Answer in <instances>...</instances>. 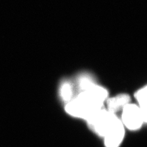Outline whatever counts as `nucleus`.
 <instances>
[{"label":"nucleus","instance_id":"f03ea898","mask_svg":"<svg viewBox=\"0 0 147 147\" xmlns=\"http://www.w3.org/2000/svg\"><path fill=\"white\" fill-rule=\"evenodd\" d=\"M118 118L115 113L102 109L86 121L92 131L103 137L105 132Z\"/></svg>","mask_w":147,"mask_h":147},{"label":"nucleus","instance_id":"6e6552de","mask_svg":"<svg viewBox=\"0 0 147 147\" xmlns=\"http://www.w3.org/2000/svg\"><path fill=\"white\" fill-rule=\"evenodd\" d=\"M96 84L91 79L87 76H83L80 77L79 80V86L82 91H85L90 88Z\"/></svg>","mask_w":147,"mask_h":147},{"label":"nucleus","instance_id":"f257e3e1","mask_svg":"<svg viewBox=\"0 0 147 147\" xmlns=\"http://www.w3.org/2000/svg\"><path fill=\"white\" fill-rule=\"evenodd\" d=\"M108 98V91L104 87L95 84L90 88L81 91L72 98L65 106L69 115L84 119L89 118L103 109L104 103Z\"/></svg>","mask_w":147,"mask_h":147},{"label":"nucleus","instance_id":"423d86ee","mask_svg":"<svg viewBox=\"0 0 147 147\" xmlns=\"http://www.w3.org/2000/svg\"><path fill=\"white\" fill-rule=\"evenodd\" d=\"M146 86L138 90L135 94L136 98L139 102V105L145 118H146Z\"/></svg>","mask_w":147,"mask_h":147},{"label":"nucleus","instance_id":"20e7f679","mask_svg":"<svg viewBox=\"0 0 147 147\" xmlns=\"http://www.w3.org/2000/svg\"><path fill=\"white\" fill-rule=\"evenodd\" d=\"M125 126L118 118L103 136L106 147H119L125 137Z\"/></svg>","mask_w":147,"mask_h":147},{"label":"nucleus","instance_id":"0eeeda50","mask_svg":"<svg viewBox=\"0 0 147 147\" xmlns=\"http://www.w3.org/2000/svg\"><path fill=\"white\" fill-rule=\"evenodd\" d=\"M60 94L62 99L66 102H69L72 99L73 89L69 83L64 82L61 86Z\"/></svg>","mask_w":147,"mask_h":147},{"label":"nucleus","instance_id":"39448f33","mask_svg":"<svg viewBox=\"0 0 147 147\" xmlns=\"http://www.w3.org/2000/svg\"><path fill=\"white\" fill-rule=\"evenodd\" d=\"M131 98L127 94H119L114 97L107 98L105 100L109 112L115 113L119 110L122 109L125 105L130 103Z\"/></svg>","mask_w":147,"mask_h":147},{"label":"nucleus","instance_id":"7ed1b4c3","mask_svg":"<svg viewBox=\"0 0 147 147\" xmlns=\"http://www.w3.org/2000/svg\"><path fill=\"white\" fill-rule=\"evenodd\" d=\"M121 121L124 126L131 131L140 129L146 122L140 109L137 105L129 103L122 109Z\"/></svg>","mask_w":147,"mask_h":147}]
</instances>
